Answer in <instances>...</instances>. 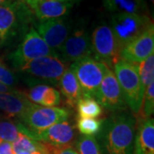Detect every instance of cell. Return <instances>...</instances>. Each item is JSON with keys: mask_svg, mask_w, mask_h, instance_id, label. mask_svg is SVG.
<instances>
[{"mask_svg": "<svg viewBox=\"0 0 154 154\" xmlns=\"http://www.w3.org/2000/svg\"><path fill=\"white\" fill-rule=\"evenodd\" d=\"M136 120L128 113L112 115L102 122L99 132L106 154H132Z\"/></svg>", "mask_w": 154, "mask_h": 154, "instance_id": "1", "label": "cell"}, {"mask_svg": "<svg viewBox=\"0 0 154 154\" xmlns=\"http://www.w3.org/2000/svg\"><path fill=\"white\" fill-rule=\"evenodd\" d=\"M34 19L33 12L22 0H12L0 6V37L2 43L18 33H27Z\"/></svg>", "mask_w": 154, "mask_h": 154, "instance_id": "2", "label": "cell"}, {"mask_svg": "<svg viewBox=\"0 0 154 154\" xmlns=\"http://www.w3.org/2000/svg\"><path fill=\"white\" fill-rule=\"evenodd\" d=\"M112 70L120 85L127 106L136 116L143 98L137 64L120 59L116 63Z\"/></svg>", "mask_w": 154, "mask_h": 154, "instance_id": "3", "label": "cell"}, {"mask_svg": "<svg viewBox=\"0 0 154 154\" xmlns=\"http://www.w3.org/2000/svg\"><path fill=\"white\" fill-rule=\"evenodd\" d=\"M153 22L150 16L131 13H115L110 19V28L122 50L126 45L148 29Z\"/></svg>", "mask_w": 154, "mask_h": 154, "instance_id": "4", "label": "cell"}, {"mask_svg": "<svg viewBox=\"0 0 154 154\" xmlns=\"http://www.w3.org/2000/svg\"><path fill=\"white\" fill-rule=\"evenodd\" d=\"M69 116L70 111L65 108L45 107L33 104L19 122L33 133L37 139L38 134L44 132L57 122L68 120Z\"/></svg>", "mask_w": 154, "mask_h": 154, "instance_id": "5", "label": "cell"}, {"mask_svg": "<svg viewBox=\"0 0 154 154\" xmlns=\"http://www.w3.org/2000/svg\"><path fill=\"white\" fill-rule=\"evenodd\" d=\"M70 67L80 84L83 96L95 98L108 67L92 57L74 62Z\"/></svg>", "mask_w": 154, "mask_h": 154, "instance_id": "6", "label": "cell"}, {"mask_svg": "<svg viewBox=\"0 0 154 154\" xmlns=\"http://www.w3.org/2000/svg\"><path fill=\"white\" fill-rule=\"evenodd\" d=\"M91 37L92 54L96 60L112 69L120 60V47L110 26L100 24L94 28Z\"/></svg>", "mask_w": 154, "mask_h": 154, "instance_id": "7", "label": "cell"}, {"mask_svg": "<svg viewBox=\"0 0 154 154\" xmlns=\"http://www.w3.org/2000/svg\"><path fill=\"white\" fill-rule=\"evenodd\" d=\"M57 55L45 44L34 28H30L23 35L22 42L9 56L12 66L17 70L30 61L45 56Z\"/></svg>", "mask_w": 154, "mask_h": 154, "instance_id": "8", "label": "cell"}, {"mask_svg": "<svg viewBox=\"0 0 154 154\" xmlns=\"http://www.w3.org/2000/svg\"><path fill=\"white\" fill-rule=\"evenodd\" d=\"M68 69L67 63L57 55L45 56L28 62L18 70L33 77L56 84Z\"/></svg>", "mask_w": 154, "mask_h": 154, "instance_id": "9", "label": "cell"}, {"mask_svg": "<svg viewBox=\"0 0 154 154\" xmlns=\"http://www.w3.org/2000/svg\"><path fill=\"white\" fill-rule=\"evenodd\" d=\"M57 54L65 63H74L84 57H91V37L85 28L81 27L74 29L57 50Z\"/></svg>", "mask_w": 154, "mask_h": 154, "instance_id": "10", "label": "cell"}, {"mask_svg": "<svg viewBox=\"0 0 154 154\" xmlns=\"http://www.w3.org/2000/svg\"><path fill=\"white\" fill-rule=\"evenodd\" d=\"M95 98L102 108L110 111L124 110L128 107L117 79L110 68L105 71Z\"/></svg>", "mask_w": 154, "mask_h": 154, "instance_id": "11", "label": "cell"}, {"mask_svg": "<svg viewBox=\"0 0 154 154\" xmlns=\"http://www.w3.org/2000/svg\"><path fill=\"white\" fill-rule=\"evenodd\" d=\"M34 29L50 49L57 53V50L71 33V25L66 18L60 17L38 22L35 24Z\"/></svg>", "mask_w": 154, "mask_h": 154, "instance_id": "12", "label": "cell"}, {"mask_svg": "<svg viewBox=\"0 0 154 154\" xmlns=\"http://www.w3.org/2000/svg\"><path fill=\"white\" fill-rule=\"evenodd\" d=\"M152 54H154L153 24L121 50L120 58L134 64H139Z\"/></svg>", "mask_w": 154, "mask_h": 154, "instance_id": "13", "label": "cell"}, {"mask_svg": "<svg viewBox=\"0 0 154 154\" xmlns=\"http://www.w3.org/2000/svg\"><path fill=\"white\" fill-rule=\"evenodd\" d=\"M76 128L72 122H57L37 135V140L49 146L62 147L73 146L75 143Z\"/></svg>", "mask_w": 154, "mask_h": 154, "instance_id": "14", "label": "cell"}, {"mask_svg": "<svg viewBox=\"0 0 154 154\" xmlns=\"http://www.w3.org/2000/svg\"><path fill=\"white\" fill-rule=\"evenodd\" d=\"M75 2L58 0H32L25 4L39 22L64 17L70 11Z\"/></svg>", "mask_w": 154, "mask_h": 154, "instance_id": "15", "label": "cell"}, {"mask_svg": "<svg viewBox=\"0 0 154 154\" xmlns=\"http://www.w3.org/2000/svg\"><path fill=\"white\" fill-rule=\"evenodd\" d=\"M33 105L25 94L17 91L15 93H0V110L10 118L21 120L22 116Z\"/></svg>", "mask_w": 154, "mask_h": 154, "instance_id": "16", "label": "cell"}, {"mask_svg": "<svg viewBox=\"0 0 154 154\" xmlns=\"http://www.w3.org/2000/svg\"><path fill=\"white\" fill-rule=\"evenodd\" d=\"M133 152L134 154H154L153 118L142 119L138 122Z\"/></svg>", "mask_w": 154, "mask_h": 154, "instance_id": "17", "label": "cell"}, {"mask_svg": "<svg viewBox=\"0 0 154 154\" xmlns=\"http://www.w3.org/2000/svg\"><path fill=\"white\" fill-rule=\"evenodd\" d=\"M25 96L34 105L45 107H57L61 103L60 93L56 88L45 84L33 86Z\"/></svg>", "mask_w": 154, "mask_h": 154, "instance_id": "18", "label": "cell"}, {"mask_svg": "<svg viewBox=\"0 0 154 154\" xmlns=\"http://www.w3.org/2000/svg\"><path fill=\"white\" fill-rule=\"evenodd\" d=\"M57 86L60 88L61 93L65 98L67 105L71 108L76 107L78 101L82 98L83 94L71 67H68L63 75L61 76Z\"/></svg>", "mask_w": 154, "mask_h": 154, "instance_id": "19", "label": "cell"}, {"mask_svg": "<svg viewBox=\"0 0 154 154\" xmlns=\"http://www.w3.org/2000/svg\"><path fill=\"white\" fill-rule=\"evenodd\" d=\"M103 5L110 13H131L149 16L146 0H103Z\"/></svg>", "mask_w": 154, "mask_h": 154, "instance_id": "20", "label": "cell"}, {"mask_svg": "<svg viewBox=\"0 0 154 154\" xmlns=\"http://www.w3.org/2000/svg\"><path fill=\"white\" fill-rule=\"evenodd\" d=\"M21 134L37 140L33 133L30 132L18 120L15 121L13 118H10L8 116L0 117V140L13 143Z\"/></svg>", "mask_w": 154, "mask_h": 154, "instance_id": "21", "label": "cell"}, {"mask_svg": "<svg viewBox=\"0 0 154 154\" xmlns=\"http://www.w3.org/2000/svg\"><path fill=\"white\" fill-rule=\"evenodd\" d=\"M11 146L14 154H50L45 144L23 134H19Z\"/></svg>", "mask_w": 154, "mask_h": 154, "instance_id": "22", "label": "cell"}, {"mask_svg": "<svg viewBox=\"0 0 154 154\" xmlns=\"http://www.w3.org/2000/svg\"><path fill=\"white\" fill-rule=\"evenodd\" d=\"M78 116L98 118L103 113V108L94 97L82 96L76 105Z\"/></svg>", "mask_w": 154, "mask_h": 154, "instance_id": "23", "label": "cell"}, {"mask_svg": "<svg viewBox=\"0 0 154 154\" xmlns=\"http://www.w3.org/2000/svg\"><path fill=\"white\" fill-rule=\"evenodd\" d=\"M137 66L140 82L144 95L146 89L154 82V54L149 56L147 58L137 64Z\"/></svg>", "mask_w": 154, "mask_h": 154, "instance_id": "24", "label": "cell"}, {"mask_svg": "<svg viewBox=\"0 0 154 154\" xmlns=\"http://www.w3.org/2000/svg\"><path fill=\"white\" fill-rule=\"evenodd\" d=\"M154 111V82H152L144 93L142 102L136 116L140 120L151 118Z\"/></svg>", "mask_w": 154, "mask_h": 154, "instance_id": "25", "label": "cell"}, {"mask_svg": "<svg viewBox=\"0 0 154 154\" xmlns=\"http://www.w3.org/2000/svg\"><path fill=\"white\" fill-rule=\"evenodd\" d=\"M102 122L103 121L99 120L97 118L78 116L75 128L82 135L94 136V134H98L100 131Z\"/></svg>", "mask_w": 154, "mask_h": 154, "instance_id": "26", "label": "cell"}, {"mask_svg": "<svg viewBox=\"0 0 154 154\" xmlns=\"http://www.w3.org/2000/svg\"><path fill=\"white\" fill-rule=\"evenodd\" d=\"M75 145L78 154H102L99 143L94 136L81 135Z\"/></svg>", "mask_w": 154, "mask_h": 154, "instance_id": "27", "label": "cell"}, {"mask_svg": "<svg viewBox=\"0 0 154 154\" xmlns=\"http://www.w3.org/2000/svg\"><path fill=\"white\" fill-rule=\"evenodd\" d=\"M17 82H18V78L0 60V83L5 85L9 88H14Z\"/></svg>", "mask_w": 154, "mask_h": 154, "instance_id": "28", "label": "cell"}, {"mask_svg": "<svg viewBox=\"0 0 154 154\" xmlns=\"http://www.w3.org/2000/svg\"><path fill=\"white\" fill-rule=\"evenodd\" d=\"M50 154H78L76 150L73 146H62V147H57L52 146L45 144Z\"/></svg>", "mask_w": 154, "mask_h": 154, "instance_id": "29", "label": "cell"}, {"mask_svg": "<svg viewBox=\"0 0 154 154\" xmlns=\"http://www.w3.org/2000/svg\"><path fill=\"white\" fill-rule=\"evenodd\" d=\"M0 154H14L11 143L0 140Z\"/></svg>", "mask_w": 154, "mask_h": 154, "instance_id": "30", "label": "cell"}, {"mask_svg": "<svg viewBox=\"0 0 154 154\" xmlns=\"http://www.w3.org/2000/svg\"><path fill=\"white\" fill-rule=\"evenodd\" d=\"M17 91V90H16L15 88H9L5 85L0 83V93H15Z\"/></svg>", "mask_w": 154, "mask_h": 154, "instance_id": "31", "label": "cell"}, {"mask_svg": "<svg viewBox=\"0 0 154 154\" xmlns=\"http://www.w3.org/2000/svg\"><path fill=\"white\" fill-rule=\"evenodd\" d=\"M12 0H0V6L3 5H5L7 3H9V2H11Z\"/></svg>", "mask_w": 154, "mask_h": 154, "instance_id": "32", "label": "cell"}, {"mask_svg": "<svg viewBox=\"0 0 154 154\" xmlns=\"http://www.w3.org/2000/svg\"><path fill=\"white\" fill-rule=\"evenodd\" d=\"M150 4V5L152 7V9H153V5H154V0H147Z\"/></svg>", "mask_w": 154, "mask_h": 154, "instance_id": "33", "label": "cell"}, {"mask_svg": "<svg viewBox=\"0 0 154 154\" xmlns=\"http://www.w3.org/2000/svg\"><path fill=\"white\" fill-rule=\"evenodd\" d=\"M24 3L26 2H28V1H32V0H22ZM58 1H71V2H75V0H58Z\"/></svg>", "mask_w": 154, "mask_h": 154, "instance_id": "34", "label": "cell"}, {"mask_svg": "<svg viewBox=\"0 0 154 154\" xmlns=\"http://www.w3.org/2000/svg\"><path fill=\"white\" fill-rule=\"evenodd\" d=\"M0 44H2V41H1V37H0Z\"/></svg>", "mask_w": 154, "mask_h": 154, "instance_id": "35", "label": "cell"}]
</instances>
